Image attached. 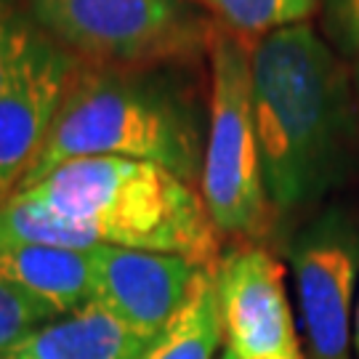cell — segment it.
I'll use <instances>...</instances> for the list:
<instances>
[{"label": "cell", "instance_id": "cell-1", "mask_svg": "<svg viewBox=\"0 0 359 359\" xmlns=\"http://www.w3.org/2000/svg\"><path fill=\"white\" fill-rule=\"evenodd\" d=\"M99 245L218 264V229L197 187L128 157H83L0 205V245Z\"/></svg>", "mask_w": 359, "mask_h": 359}, {"label": "cell", "instance_id": "cell-2", "mask_svg": "<svg viewBox=\"0 0 359 359\" xmlns=\"http://www.w3.org/2000/svg\"><path fill=\"white\" fill-rule=\"evenodd\" d=\"M250 93L274 213L322 203L357 160L359 99L351 65L311 25L277 29L250 46Z\"/></svg>", "mask_w": 359, "mask_h": 359}, {"label": "cell", "instance_id": "cell-3", "mask_svg": "<svg viewBox=\"0 0 359 359\" xmlns=\"http://www.w3.org/2000/svg\"><path fill=\"white\" fill-rule=\"evenodd\" d=\"M203 154L200 104L168 67L77 62L51 130L16 189H27L59 165L83 157L144 160L200 187Z\"/></svg>", "mask_w": 359, "mask_h": 359}, {"label": "cell", "instance_id": "cell-4", "mask_svg": "<svg viewBox=\"0 0 359 359\" xmlns=\"http://www.w3.org/2000/svg\"><path fill=\"white\" fill-rule=\"evenodd\" d=\"M46 38L83 65L173 67L210 51L218 27L189 0H27Z\"/></svg>", "mask_w": 359, "mask_h": 359}, {"label": "cell", "instance_id": "cell-5", "mask_svg": "<svg viewBox=\"0 0 359 359\" xmlns=\"http://www.w3.org/2000/svg\"><path fill=\"white\" fill-rule=\"evenodd\" d=\"M208 59L210 109L200 194L218 234L261 237L269 229L274 208L264 184L253 117L250 46L218 27Z\"/></svg>", "mask_w": 359, "mask_h": 359}, {"label": "cell", "instance_id": "cell-6", "mask_svg": "<svg viewBox=\"0 0 359 359\" xmlns=\"http://www.w3.org/2000/svg\"><path fill=\"white\" fill-rule=\"evenodd\" d=\"M290 269L306 335V359H348L359 280V224L344 208H327L290 243Z\"/></svg>", "mask_w": 359, "mask_h": 359}, {"label": "cell", "instance_id": "cell-7", "mask_svg": "<svg viewBox=\"0 0 359 359\" xmlns=\"http://www.w3.org/2000/svg\"><path fill=\"white\" fill-rule=\"evenodd\" d=\"M216 287L226 348L240 359H304L283 266L269 250L231 248L218 258Z\"/></svg>", "mask_w": 359, "mask_h": 359}, {"label": "cell", "instance_id": "cell-8", "mask_svg": "<svg viewBox=\"0 0 359 359\" xmlns=\"http://www.w3.org/2000/svg\"><path fill=\"white\" fill-rule=\"evenodd\" d=\"M75 69V56L38 32L0 90V192H16L35 163Z\"/></svg>", "mask_w": 359, "mask_h": 359}, {"label": "cell", "instance_id": "cell-9", "mask_svg": "<svg viewBox=\"0 0 359 359\" xmlns=\"http://www.w3.org/2000/svg\"><path fill=\"white\" fill-rule=\"evenodd\" d=\"M203 269L184 256L99 245L93 248V304L142 338H154L187 301Z\"/></svg>", "mask_w": 359, "mask_h": 359}, {"label": "cell", "instance_id": "cell-10", "mask_svg": "<svg viewBox=\"0 0 359 359\" xmlns=\"http://www.w3.org/2000/svg\"><path fill=\"white\" fill-rule=\"evenodd\" d=\"M144 346L147 338L88 301L62 320L38 327L0 359H139Z\"/></svg>", "mask_w": 359, "mask_h": 359}, {"label": "cell", "instance_id": "cell-11", "mask_svg": "<svg viewBox=\"0 0 359 359\" xmlns=\"http://www.w3.org/2000/svg\"><path fill=\"white\" fill-rule=\"evenodd\" d=\"M0 277L35 295L56 314H69L93 298V248L0 245Z\"/></svg>", "mask_w": 359, "mask_h": 359}, {"label": "cell", "instance_id": "cell-12", "mask_svg": "<svg viewBox=\"0 0 359 359\" xmlns=\"http://www.w3.org/2000/svg\"><path fill=\"white\" fill-rule=\"evenodd\" d=\"M224 335L216 266L194 274L187 301L160 333L147 341L139 359H213Z\"/></svg>", "mask_w": 359, "mask_h": 359}, {"label": "cell", "instance_id": "cell-13", "mask_svg": "<svg viewBox=\"0 0 359 359\" xmlns=\"http://www.w3.org/2000/svg\"><path fill=\"white\" fill-rule=\"evenodd\" d=\"M216 16L224 29L240 38H264L277 29L309 25L322 0H197Z\"/></svg>", "mask_w": 359, "mask_h": 359}, {"label": "cell", "instance_id": "cell-14", "mask_svg": "<svg viewBox=\"0 0 359 359\" xmlns=\"http://www.w3.org/2000/svg\"><path fill=\"white\" fill-rule=\"evenodd\" d=\"M53 317L56 311L51 306L0 277V354L22 344L38 327L53 322Z\"/></svg>", "mask_w": 359, "mask_h": 359}, {"label": "cell", "instance_id": "cell-15", "mask_svg": "<svg viewBox=\"0 0 359 359\" xmlns=\"http://www.w3.org/2000/svg\"><path fill=\"white\" fill-rule=\"evenodd\" d=\"M322 38L341 59H359V0H322Z\"/></svg>", "mask_w": 359, "mask_h": 359}, {"label": "cell", "instance_id": "cell-16", "mask_svg": "<svg viewBox=\"0 0 359 359\" xmlns=\"http://www.w3.org/2000/svg\"><path fill=\"white\" fill-rule=\"evenodd\" d=\"M38 32L40 29L35 27V22L16 11L11 3L0 8V90L8 86V80L13 77Z\"/></svg>", "mask_w": 359, "mask_h": 359}, {"label": "cell", "instance_id": "cell-17", "mask_svg": "<svg viewBox=\"0 0 359 359\" xmlns=\"http://www.w3.org/2000/svg\"><path fill=\"white\" fill-rule=\"evenodd\" d=\"M354 346H357V357H359V298H357V306H354Z\"/></svg>", "mask_w": 359, "mask_h": 359}, {"label": "cell", "instance_id": "cell-18", "mask_svg": "<svg viewBox=\"0 0 359 359\" xmlns=\"http://www.w3.org/2000/svg\"><path fill=\"white\" fill-rule=\"evenodd\" d=\"M351 83H354V90H357V99H359V59L351 62Z\"/></svg>", "mask_w": 359, "mask_h": 359}, {"label": "cell", "instance_id": "cell-19", "mask_svg": "<svg viewBox=\"0 0 359 359\" xmlns=\"http://www.w3.org/2000/svg\"><path fill=\"white\" fill-rule=\"evenodd\" d=\"M221 359H240L231 348H224V354H221Z\"/></svg>", "mask_w": 359, "mask_h": 359}, {"label": "cell", "instance_id": "cell-20", "mask_svg": "<svg viewBox=\"0 0 359 359\" xmlns=\"http://www.w3.org/2000/svg\"><path fill=\"white\" fill-rule=\"evenodd\" d=\"M11 194H13V192H0V205H3V203H6V200H8Z\"/></svg>", "mask_w": 359, "mask_h": 359}, {"label": "cell", "instance_id": "cell-21", "mask_svg": "<svg viewBox=\"0 0 359 359\" xmlns=\"http://www.w3.org/2000/svg\"><path fill=\"white\" fill-rule=\"evenodd\" d=\"M8 6V0H0V8H6Z\"/></svg>", "mask_w": 359, "mask_h": 359}]
</instances>
